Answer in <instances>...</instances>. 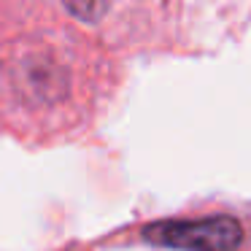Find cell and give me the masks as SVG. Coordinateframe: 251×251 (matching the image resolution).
<instances>
[{
    "instance_id": "cell-1",
    "label": "cell",
    "mask_w": 251,
    "mask_h": 251,
    "mask_svg": "<svg viewBox=\"0 0 251 251\" xmlns=\"http://www.w3.org/2000/svg\"><path fill=\"white\" fill-rule=\"evenodd\" d=\"M143 238L157 246L181 251H232L243 240L240 222L232 216H208L195 222H157L143 229Z\"/></svg>"
},
{
    "instance_id": "cell-2",
    "label": "cell",
    "mask_w": 251,
    "mask_h": 251,
    "mask_svg": "<svg viewBox=\"0 0 251 251\" xmlns=\"http://www.w3.org/2000/svg\"><path fill=\"white\" fill-rule=\"evenodd\" d=\"M62 6H65L76 19H81V22H87V25H95V22L103 19L105 11H108L111 0H62Z\"/></svg>"
}]
</instances>
